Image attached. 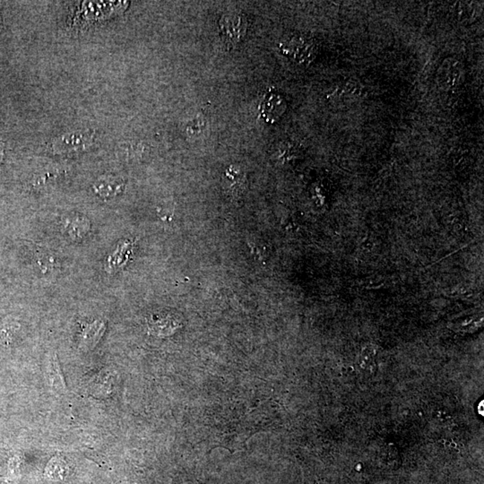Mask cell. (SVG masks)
I'll return each instance as SVG.
<instances>
[{
	"label": "cell",
	"mask_w": 484,
	"mask_h": 484,
	"mask_svg": "<svg viewBox=\"0 0 484 484\" xmlns=\"http://www.w3.org/2000/svg\"><path fill=\"white\" fill-rule=\"evenodd\" d=\"M248 23L243 14H225L219 22L220 36L229 47L242 42L247 33Z\"/></svg>",
	"instance_id": "obj_1"
},
{
	"label": "cell",
	"mask_w": 484,
	"mask_h": 484,
	"mask_svg": "<svg viewBox=\"0 0 484 484\" xmlns=\"http://www.w3.org/2000/svg\"><path fill=\"white\" fill-rule=\"evenodd\" d=\"M94 143V134L89 131H77L56 139L52 149L56 155H71L89 149Z\"/></svg>",
	"instance_id": "obj_2"
},
{
	"label": "cell",
	"mask_w": 484,
	"mask_h": 484,
	"mask_svg": "<svg viewBox=\"0 0 484 484\" xmlns=\"http://www.w3.org/2000/svg\"><path fill=\"white\" fill-rule=\"evenodd\" d=\"M315 46L303 37L294 36L281 43V51L298 63L311 62L315 57Z\"/></svg>",
	"instance_id": "obj_3"
},
{
	"label": "cell",
	"mask_w": 484,
	"mask_h": 484,
	"mask_svg": "<svg viewBox=\"0 0 484 484\" xmlns=\"http://www.w3.org/2000/svg\"><path fill=\"white\" fill-rule=\"evenodd\" d=\"M134 249L135 242L132 240H124L120 242L115 251L109 255L108 259L106 260L104 269L107 273L113 274L124 268L129 262L130 257L132 256Z\"/></svg>",
	"instance_id": "obj_4"
},
{
	"label": "cell",
	"mask_w": 484,
	"mask_h": 484,
	"mask_svg": "<svg viewBox=\"0 0 484 484\" xmlns=\"http://www.w3.org/2000/svg\"><path fill=\"white\" fill-rule=\"evenodd\" d=\"M62 230L69 239L79 240L84 239L91 230V222L85 216H71L62 221Z\"/></svg>",
	"instance_id": "obj_5"
},
{
	"label": "cell",
	"mask_w": 484,
	"mask_h": 484,
	"mask_svg": "<svg viewBox=\"0 0 484 484\" xmlns=\"http://www.w3.org/2000/svg\"><path fill=\"white\" fill-rule=\"evenodd\" d=\"M106 329L107 324L103 320H97L89 324L84 329L81 335L80 349L85 351L94 349L103 337Z\"/></svg>",
	"instance_id": "obj_6"
},
{
	"label": "cell",
	"mask_w": 484,
	"mask_h": 484,
	"mask_svg": "<svg viewBox=\"0 0 484 484\" xmlns=\"http://www.w3.org/2000/svg\"><path fill=\"white\" fill-rule=\"evenodd\" d=\"M95 192L103 198L108 199L118 196L123 191L124 183L120 179L113 176L103 177L95 182L94 186Z\"/></svg>",
	"instance_id": "obj_7"
},
{
	"label": "cell",
	"mask_w": 484,
	"mask_h": 484,
	"mask_svg": "<svg viewBox=\"0 0 484 484\" xmlns=\"http://www.w3.org/2000/svg\"><path fill=\"white\" fill-rule=\"evenodd\" d=\"M263 117L269 121H273L275 118H279L285 112L286 104L285 100L280 95L271 94L266 98L262 103Z\"/></svg>",
	"instance_id": "obj_8"
},
{
	"label": "cell",
	"mask_w": 484,
	"mask_h": 484,
	"mask_svg": "<svg viewBox=\"0 0 484 484\" xmlns=\"http://www.w3.org/2000/svg\"><path fill=\"white\" fill-rule=\"evenodd\" d=\"M225 178L229 190L233 194L242 192L245 184V177L239 169L233 166L229 168Z\"/></svg>",
	"instance_id": "obj_9"
},
{
	"label": "cell",
	"mask_w": 484,
	"mask_h": 484,
	"mask_svg": "<svg viewBox=\"0 0 484 484\" xmlns=\"http://www.w3.org/2000/svg\"><path fill=\"white\" fill-rule=\"evenodd\" d=\"M51 366L50 379L52 384L54 385L55 387L59 388V390H64L66 387L65 382H64L62 374L60 373L59 362L57 361L56 356L52 360Z\"/></svg>",
	"instance_id": "obj_10"
},
{
	"label": "cell",
	"mask_w": 484,
	"mask_h": 484,
	"mask_svg": "<svg viewBox=\"0 0 484 484\" xmlns=\"http://www.w3.org/2000/svg\"><path fill=\"white\" fill-rule=\"evenodd\" d=\"M262 242L263 240L257 239L251 240V242H249V248L251 249L252 253L259 256L260 259H265L266 247V243Z\"/></svg>",
	"instance_id": "obj_11"
},
{
	"label": "cell",
	"mask_w": 484,
	"mask_h": 484,
	"mask_svg": "<svg viewBox=\"0 0 484 484\" xmlns=\"http://www.w3.org/2000/svg\"><path fill=\"white\" fill-rule=\"evenodd\" d=\"M203 127H204V123H202L201 120H195L188 127V132H190V134L192 135L199 134V132L201 131Z\"/></svg>",
	"instance_id": "obj_12"
},
{
	"label": "cell",
	"mask_w": 484,
	"mask_h": 484,
	"mask_svg": "<svg viewBox=\"0 0 484 484\" xmlns=\"http://www.w3.org/2000/svg\"><path fill=\"white\" fill-rule=\"evenodd\" d=\"M3 157V153H0V162H1Z\"/></svg>",
	"instance_id": "obj_13"
}]
</instances>
